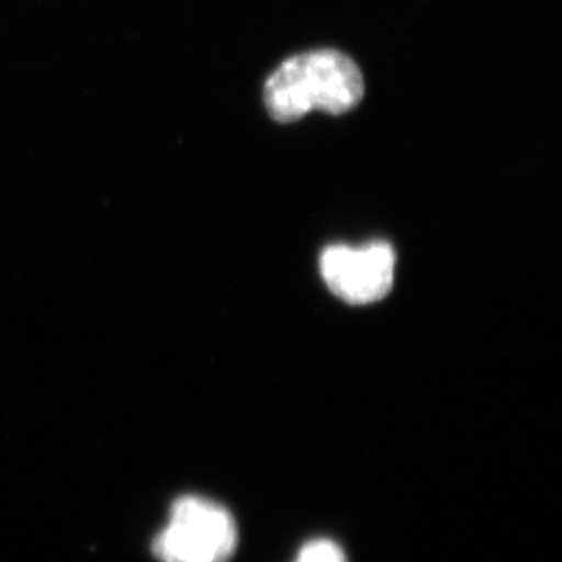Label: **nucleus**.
I'll return each mask as SVG.
<instances>
[{
  "label": "nucleus",
  "instance_id": "f257e3e1",
  "mask_svg": "<svg viewBox=\"0 0 562 562\" xmlns=\"http://www.w3.org/2000/svg\"><path fill=\"white\" fill-rule=\"evenodd\" d=\"M364 97L361 69L348 55L317 49L295 55L266 80L265 106L277 123H295L312 110L342 115Z\"/></svg>",
  "mask_w": 562,
  "mask_h": 562
},
{
  "label": "nucleus",
  "instance_id": "f03ea898",
  "mask_svg": "<svg viewBox=\"0 0 562 562\" xmlns=\"http://www.w3.org/2000/svg\"><path fill=\"white\" fill-rule=\"evenodd\" d=\"M239 531L228 509L213 501L187 495L171 506L170 520L155 537L160 562H228Z\"/></svg>",
  "mask_w": 562,
  "mask_h": 562
},
{
  "label": "nucleus",
  "instance_id": "7ed1b4c3",
  "mask_svg": "<svg viewBox=\"0 0 562 562\" xmlns=\"http://www.w3.org/2000/svg\"><path fill=\"white\" fill-rule=\"evenodd\" d=\"M395 251L387 243H372L362 248L328 246L318 266L326 286L350 304H370L392 292L395 279Z\"/></svg>",
  "mask_w": 562,
  "mask_h": 562
},
{
  "label": "nucleus",
  "instance_id": "20e7f679",
  "mask_svg": "<svg viewBox=\"0 0 562 562\" xmlns=\"http://www.w3.org/2000/svg\"><path fill=\"white\" fill-rule=\"evenodd\" d=\"M295 562H348L339 544L329 539H317L303 547Z\"/></svg>",
  "mask_w": 562,
  "mask_h": 562
}]
</instances>
